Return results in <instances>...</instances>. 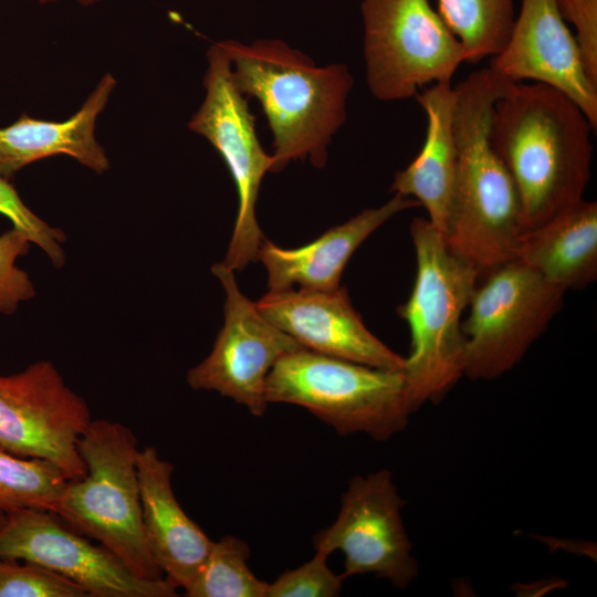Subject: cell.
<instances>
[{
    "label": "cell",
    "instance_id": "1",
    "mask_svg": "<svg viewBox=\"0 0 597 597\" xmlns=\"http://www.w3.org/2000/svg\"><path fill=\"white\" fill-rule=\"evenodd\" d=\"M593 132L580 107L545 84L512 83L496 100L490 143L514 184L522 232L584 198Z\"/></svg>",
    "mask_w": 597,
    "mask_h": 597
},
{
    "label": "cell",
    "instance_id": "2",
    "mask_svg": "<svg viewBox=\"0 0 597 597\" xmlns=\"http://www.w3.org/2000/svg\"><path fill=\"white\" fill-rule=\"evenodd\" d=\"M232 67L235 87L261 104L273 135L271 172L295 159L325 167L327 148L346 121V103L354 86L347 65L317 66L281 40L251 44L220 41Z\"/></svg>",
    "mask_w": 597,
    "mask_h": 597
},
{
    "label": "cell",
    "instance_id": "3",
    "mask_svg": "<svg viewBox=\"0 0 597 597\" xmlns=\"http://www.w3.org/2000/svg\"><path fill=\"white\" fill-rule=\"evenodd\" d=\"M511 84L488 66L454 85L458 160L446 239L480 275L515 259L522 234L514 184L490 143L494 103Z\"/></svg>",
    "mask_w": 597,
    "mask_h": 597
},
{
    "label": "cell",
    "instance_id": "4",
    "mask_svg": "<svg viewBox=\"0 0 597 597\" xmlns=\"http://www.w3.org/2000/svg\"><path fill=\"white\" fill-rule=\"evenodd\" d=\"M416 254L411 293L398 315L410 329V353L402 373L410 410L441 401L464 376L465 338L461 317L480 272L452 250L428 218L409 227Z\"/></svg>",
    "mask_w": 597,
    "mask_h": 597
},
{
    "label": "cell",
    "instance_id": "5",
    "mask_svg": "<svg viewBox=\"0 0 597 597\" xmlns=\"http://www.w3.org/2000/svg\"><path fill=\"white\" fill-rule=\"evenodd\" d=\"M77 450L86 474L67 481L54 513L112 552L135 576L163 578L143 528L135 434L123 423L92 420Z\"/></svg>",
    "mask_w": 597,
    "mask_h": 597
},
{
    "label": "cell",
    "instance_id": "6",
    "mask_svg": "<svg viewBox=\"0 0 597 597\" xmlns=\"http://www.w3.org/2000/svg\"><path fill=\"white\" fill-rule=\"evenodd\" d=\"M268 402L301 406L338 434L386 441L412 413L402 369L371 367L306 348L284 355L266 377Z\"/></svg>",
    "mask_w": 597,
    "mask_h": 597
},
{
    "label": "cell",
    "instance_id": "7",
    "mask_svg": "<svg viewBox=\"0 0 597 597\" xmlns=\"http://www.w3.org/2000/svg\"><path fill=\"white\" fill-rule=\"evenodd\" d=\"M366 78L374 97H415L428 84L451 81L465 62L460 40L429 0H363Z\"/></svg>",
    "mask_w": 597,
    "mask_h": 597
},
{
    "label": "cell",
    "instance_id": "8",
    "mask_svg": "<svg viewBox=\"0 0 597 597\" xmlns=\"http://www.w3.org/2000/svg\"><path fill=\"white\" fill-rule=\"evenodd\" d=\"M484 276L462 322L464 376L473 380L512 370L561 311L566 293L517 259Z\"/></svg>",
    "mask_w": 597,
    "mask_h": 597
},
{
    "label": "cell",
    "instance_id": "9",
    "mask_svg": "<svg viewBox=\"0 0 597 597\" xmlns=\"http://www.w3.org/2000/svg\"><path fill=\"white\" fill-rule=\"evenodd\" d=\"M207 61L206 96L188 127L217 149L234 181L238 214L222 263L240 272L258 260L263 241L255 207L262 179L271 172L273 158L260 144L255 118L245 96L234 85L231 62L220 42L209 48Z\"/></svg>",
    "mask_w": 597,
    "mask_h": 597
},
{
    "label": "cell",
    "instance_id": "10",
    "mask_svg": "<svg viewBox=\"0 0 597 597\" xmlns=\"http://www.w3.org/2000/svg\"><path fill=\"white\" fill-rule=\"evenodd\" d=\"M406 502L387 469L349 480L335 521L313 537L315 551L344 555V579L373 574L407 588L419 574L402 521Z\"/></svg>",
    "mask_w": 597,
    "mask_h": 597
},
{
    "label": "cell",
    "instance_id": "11",
    "mask_svg": "<svg viewBox=\"0 0 597 597\" xmlns=\"http://www.w3.org/2000/svg\"><path fill=\"white\" fill-rule=\"evenodd\" d=\"M92 421L86 401L50 360L0 375V447L55 463L69 480L86 474L77 441Z\"/></svg>",
    "mask_w": 597,
    "mask_h": 597
},
{
    "label": "cell",
    "instance_id": "12",
    "mask_svg": "<svg viewBox=\"0 0 597 597\" xmlns=\"http://www.w3.org/2000/svg\"><path fill=\"white\" fill-rule=\"evenodd\" d=\"M211 272L224 293V324L211 353L187 374L196 390H213L245 407L253 416L264 415L266 377L284 355L302 347L271 323L239 289L233 271L222 262Z\"/></svg>",
    "mask_w": 597,
    "mask_h": 597
},
{
    "label": "cell",
    "instance_id": "13",
    "mask_svg": "<svg viewBox=\"0 0 597 597\" xmlns=\"http://www.w3.org/2000/svg\"><path fill=\"white\" fill-rule=\"evenodd\" d=\"M46 510L7 513L0 528V558L45 567L80 586L91 597H171L177 588L165 577L135 576L112 552Z\"/></svg>",
    "mask_w": 597,
    "mask_h": 597
},
{
    "label": "cell",
    "instance_id": "14",
    "mask_svg": "<svg viewBox=\"0 0 597 597\" xmlns=\"http://www.w3.org/2000/svg\"><path fill=\"white\" fill-rule=\"evenodd\" d=\"M565 22L555 0H522L510 36L489 67L512 83L531 80L562 92L596 130L597 83Z\"/></svg>",
    "mask_w": 597,
    "mask_h": 597
},
{
    "label": "cell",
    "instance_id": "15",
    "mask_svg": "<svg viewBox=\"0 0 597 597\" xmlns=\"http://www.w3.org/2000/svg\"><path fill=\"white\" fill-rule=\"evenodd\" d=\"M256 306L306 349L377 368L404 367L405 357L367 329L345 286L333 291H268Z\"/></svg>",
    "mask_w": 597,
    "mask_h": 597
},
{
    "label": "cell",
    "instance_id": "16",
    "mask_svg": "<svg viewBox=\"0 0 597 597\" xmlns=\"http://www.w3.org/2000/svg\"><path fill=\"white\" fill-rule=\"evenodd\" d=\"M143 528L148 549L165 578L184 590L203 565L213 541L182 510L171 486L174 465L154 447L138 450Z\"/></svg>",
    "mask_w": 597,
    "mask_h": 597
},
{
    "label": "cell",
    "instance_id": "17",
    "mask_svg": "<svg viewBox=\"0 0 597 597\" xmlns=\"http://www.w3.org/2000/svg\"><path fill=\"white\" fill-rule=\"evenodd\" d=\"M416 207H420L417 200L395 193L383 206L363 210L304 247L284 249L263 239L258 260L268 272L269 291L295 286L316 291L338 289L343 271L357 248L391 217Z\"/></svg>",
    "mask_w": 597,
    "mask_h": 597
},
{
    "label": "cell",
    "instance_id": "18",
    "mask_svg": "<svg viewBox=\"0 0 597 597\" xmlns=\"http://www.w3.org/2000/svg\"><path fill=\"white\" fill-rule=\"evenodd\" d=\"M116 86L105 74L81 108L64 122H50L21 115L0 128V176L10 180L25 166L52 156L66 155L103 174L109 169L104 148L96 140L95 126Z\"/></svg>",
    "mask_w": 597,
    "mask_h": 597
},
{
    "label": "cell",
    "instance_id": "19",
    "mask_svg": "<svg viewBox=\"0 0 597 597\" xmlns=\"http://www.w3.org/2000/svg\"><path fill=\"white\" fill-rule=\"evenodd\" d=\"M415 98L427 118L421 150L396 172L390 191L410 197L425 207L429 221L446 237L457 174L454 137L455 91L451 81L421 90Z\"/></svg>",
    "mask_w": 597,
    "mask_h": 597
},
{
    "label": "cell",
    "instance_id": "20",
    "mask_svg": "<svg viewBox=\"0 0 597 597\" xmlns=\"http://www.w3.org/2000/svg\"><path fill=\"white\" fill-rule=\"evenodd\" d=\"M567 292L597 279V202L580 199L523 231L516 258Z\"/></svg>",
    "mask_w": 597,
    "mask_h": 597
},
{
    "label": "cell",
    "instance_id": "21",
    "mask_svg": "<svg viewBox=\"0 0 597 597\" xmlns=\"http://www.w3.org/2000/svg\"><path fill=\"white\" fill-rule=\"evenodd\" d=\"M438 13L460 40L470 63L498 54L515 20L513 0H438Z\"/></svg>",
    "mask_w": 597,
    "mask_h": 597
},
{
    "label": "cell",
    "instance_id": "22",
    "mask_svg": "<svg viewBox=\"0 0 597 597\" xmlns=\"http://www.w3.org/2000/svg\"><path fill=\"white\" fill-rule=\"evenodd\" d=\"M69 479L53 462L23 458L0 447V511L21 509L55 512Z\"/></svg>",
    "mask_w": 597,
    "mask_h": 597
},
{
    "label": "cell",
    "instance_id": "23",
    "mask_svg": "<svg viewBox=\"0 0 597 597\" xmlns=\"http://www.w3.org/2000/svg\"><path fill=\"white\" fill-rule=\"evenodd\" d=\"M248 544L231 535L213 542L191 584L188 597H266L268 584L250 569Z\"/></svg>",
    "mask_w": 597,
    "mask_h": 597
},
{
    "label": "cell",
    "instance_id": "24",
    "mask_svg": "<svg viewBox=\"0 0 597 597\" xmlns=\"http://www.w3.org/2000/svg\"><path fill=\"white\" fill-rule=\"evenodd\" d=\"M0 597H87L73 582L38 564L0 558Z\"/></svg>",
    "mask_w": 597,
    "mask_h": 597
},
{
    "label": "cell",
    "instance_id": "25",
    "mask_svg": "<svg viewBox=\"0 0 597 597\" xmlns=\"http://www.w3.org/2000/svg\"><path fill=\"white\" fill-rule=\"evenodd\" d=\"M328 555L315 551V555L303 565L287 569L268 584L266 597H336L343 582L327 565Z\"/></svg>",
    "mask_w": 597,
    "mask_h": 597
},
{
    "label": "cell",
    "instance_id": "26",
    "mask_svg": "<svg viewBox=\"0 0 597 597\" xmlns=\"http://www.w3.org/2000/svg\"><path fill=\"white\" fill-rule=\"evenodd\" d=\"M0 213L42 249L55 268H61L65 263V253L61 245L66 240L65 233L59 228L51 227L29 209L14 187L2 176H0Z\"/></svg>",
    "mask_w": 597,
    "mask_h": 597
},
{
    "label": "cell",
    "instance_id": "27",
    "mask_svg": "<svg viewBox=\"0 0 597 597\" xmlns=\"http://www.w3.org/2000/svg\"><path fill=\"white\" fill-rule=\"evenodd\" d=\"M31 243L14 227L0 235V314H13L20 303L35 295L29 274L15 265L18 258L28 254Z\"/></svg>",
    "mask_w": 597,
    "mask_h": 597
},
{
    "label": "cell",
    "instance_id": "28",
    "mask_svg": "<svg viewBox=\"0 0 597 597\" xmlns=\"http://www.w3.org/2000/svg\"><path fill=\"white\" fill-rule=\"evenodd\" d=\"M565 21L575 27L586 69L597 83V0H555Z\"/></svg>",
    "mask_w": 597,
    "mask_h": 597
},
{
    "label": "cell",
    "instance_id": "29",
    "mask_svg": "<svg viewBox=\"0 0 597 597\" xmlns=\"http://www.w3.org/2000/svg\"><path fill=\"white\" fill-rule=\"evenodd\" d=\"M34 1L44 3V2L52 1V0H34ZM76 1L82 6H92V4L97 3L100 0H76Z\"/></svg>",
    "mask_w": 597,
    "mask_h": 597
},
{
    "label": "cell",
    "instance_id": "30",
    "mask_svg": "<svg viewBox=\"0 0 597 597\" xmlns=\"http://www.w3.org/2000/svg\"><path fill=\"white\" fill-rule=\"evenodd\" d=\"M7 520V514L0 511V528L3 526Z\"/></svg>",
    "mask_w": 597,
    "mask_h": 597
}]
</instances>
